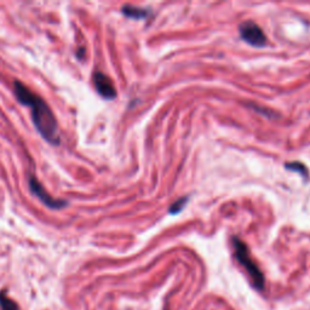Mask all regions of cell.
<instances>
[{
  "label": "cell",
  "instance_id": "6da1fadb",
  "mask_svg": "<svg viewBox=\"0 0 310 310\" xmlns=\"http://www.w3.org/2000/svg\"><path fill=\"white\" fill-rule=\"evenodd\" d=\"M14 92L20 103L30 107L33 124L40 136L49 143L58 146V124L48 103L19 80L14 81Z\"/></svg>",
  "mask_w": 310,
  "mask_h": 310
},
{
  "label": "cell",
  "instance_id": "7a4b0ae2",
  "mask_svg": "<svg viewBox=\"0 0 310 310\" xmlns=\"http://www.w3.org/2000/svg\"><path fill=\"white\" fill-rule=\"evenodd\" d=\"M232 246H234L236 259L249 273L255 287L259 288V290L263 288V286H264V276H263L262 271L258 268L257 263L253 260L251 255H250L249 247L239 237H232Z\"/></svg>",
  "mask_w": 310,
  "mask_h": 310
},
{
  "label": "cell",
  "instance_id": "3957f363",
  "mask_svg": "<svg viewBox=\"0 0 310 310\" xmlns=\"http://www.w3.org/2000/svg\"><path fill=\"white\" fill-rule=\"evenodd\" d=\"M28 184H29V190L32 192L33 195L37 196L44 205L48 206L51 210H61V208H64L68 206V201L67 200L52 198L50 194L46 192V189L43 187V184H41L33 175L29 177Z\"/></svg>",
  "mask_w": 310,
  "mask_h": 310
},
{
  "label": "cell",
  "instance_id": "277c9868",
  "mask_svg": "<svg viewBox=\"0 0 310 310\" xmlns=\"http://www.w3.org/2000/svg\"><path fill=\"white\" fill-rule=\"evenodd\" d=\"M239 32L241 38L246 43H249L250 45L262 48V46H264L267 44V37L263 33V30L260 29L259 26H257L252 21H247V22L241 23L239 27Z\"/></svg>",
  "mask_w": 310,
  "mask_h": 310
},
{
  "label": "cell",
  "instance_id": "5b68a950",
  "mask_svg": "<svg viewBox=\"0 0 310 310\" xmlns=\"http://www.w3.org/2000/svg\"><path fill=\"white\" fill-rule=\"evenodd\" d=\"M94 84L96 91L105 100H113L116 96V90L113 85L109 77L105 76L102 72H95L94 73Z\"/></svg>",
  "mask_w": 310,
  "mask_h": 310
},
{
  "label": "cell",
  "instance_id": "8992f818",
  "mask_svg": "<svg viewBox=\"0 0 310 310\" xmlns=\"http://www.w3.org/2000/svg\"><path fill=\"white\" fill-rule=\"evenodd\" d=\"M121 12H123L125 16L131 17V19H146L149 15V11L147 9H142V7L133 6V5H124L121 7Z\"/></svg>",
  "mask_w": 310,
  "mask_h": 310
},
{
  "label": "cell",
  "instance_id": "52a82bcc",
  "mask_svg": "<svg viewBox=\"0 0 310 310\" xmlns=\"http://www.w3.org/2000/svg\"><path fill=\"white\" fill-rule=\"evenodd\" d=\"M0 308L1 310H19L17 304L11 298L6 297L5 292H0Z\"/></svg>",
  "mask_w": 310,
  "mask_h": 310
},
{
  "label": "cell",
  "instance_id": "ba28073f",
  "mask_svg": "<svg viewBox=\"0 0 310 310\" xmlns=\"http://www.w3.org/2000/svg\"><path fill=\"white\" fill-rule=\"evenodd\" d=\"M188 201V198L187 196H184V198H181L180 200H177L176 203L174 204V205L171 206V208H170V212H171L172 214H176L180 212L181 210H182L183 207L185 206V204H187Z\"/></svg>",
  "mask_w": 310,
  "mask_h": 310
},
{
  "label": "cell",
  "instance_id": "9c48e42d",
  "mask_svg": "<svg viewBox=\"0 0 310 310\" xmlns=\"http://www.w3.org/2000/svg\"><path fill=\"white\" fill-rule=\"evenodd\" d=\"M288 170H292V171H298L299 174L304 175L307 174V169L304 167V165L299 164V162H288V164L285 165Z\"/></svg>",
  "mask_w": 310,
  "mask_h": 310
}]
</instances>
